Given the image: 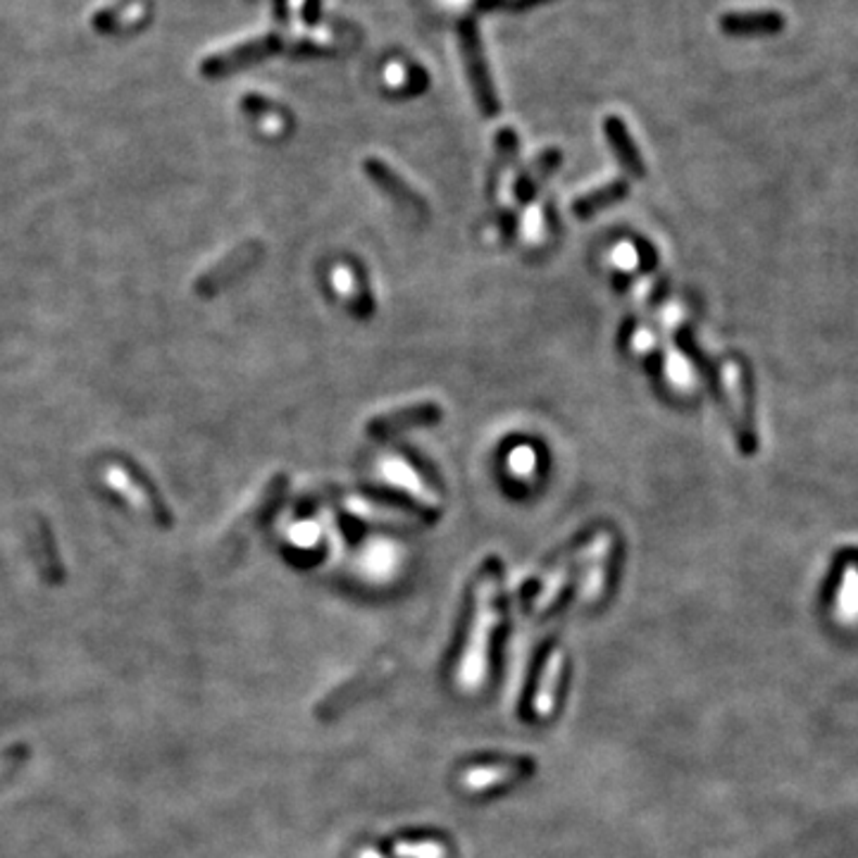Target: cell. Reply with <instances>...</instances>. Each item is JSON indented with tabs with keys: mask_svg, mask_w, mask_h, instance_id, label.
<instances>
[{
	"mask_svg": "<svg viewBox=\"0 0 858 858\" xmlns=\"http://www.w3.org/2000/svg\"><path fill=\"white\" fill-rule=\"evenodd\" d=\"M362 170H366L372 184H377L386 193V196L394 199L398 205H404V208H408L415 215H427L430 208H427L425 196L410 187L408 181L394 170V167H389L380 158H368L366 163H362Z\"/></svg>",
	"mask_w": 858,
	"mask_h": 858,
	"instance_id": "cell-8",
	"label": "cell"
},
{
	"mask_svg": "<svg viewBox=\"0 0 858 858\" xmlns=\"http://www.w3.org/2000/svg\"><path fill=\"white\" fill-rule=\"evenodd\" d=\"M559 673H561V656L555 654V656L549 658V666H547V670H543L541 689H539V694H537V710H539V716H549L551 708H553V701H555V682H559V680H553V682H551V678H555V675H559Z\"/></svg>",
	"mask_w": 858,
	"mask_h": 858,
	"instance_id": "cell-19",
	"label": "cell"
},
{
	"mask_svg": "<svg viewBox=\"0 0 858 858\" xmlns=\"http://www.w3.org/2000/svg\"><path fill=\"white\" fill-rule=\"evenodd\" d=\"M461 51H463V65L468 72V81L473 87L475 101L485 117H497L501 113L499 93L494 89V81L489 75V65L482 51L479 34L473 20H465L461 24Z\"/></svg>",
	"mask_w": 858,
	"mask_h": 858,
	"instance_id": "cell-3",
	"label": "cell"
},
{
	"mask_svg": "<svg viewBox=\"0 0 858 858\" xmlns=\"http://www.w3.org/2000/svg\"><path fill=\"white\" fill-rule=\"evenodd\" d=\"M561 161H563V155L559 149L541 151L535 161H529L515 177V184H513L515 201L529 203L532 199H535L543 181H547L555 170H559Z\"/></svg>",
	"mask_w": 858,
	"mask_h": 858,
	"instance_id": "cell-12",
	"label": "cell"
},
{
	"mask_svg": "<svg viewBox=\"0 0 858 858\" xmlns=\"http://www.w3.org/2000/svg\"><path fill=\"white\" fill-rule=\"evenodd\" d=\"M517 149H520L517 135L509 127L501 129L499 135H497V139H494V153H497V155H494V163L489 167V177H487V196L491 201L497 199L503 175L513 167V163L517 158Z\"/></svg>",
	"mask_w": 858,
	"mask_h": 858,
	"instance_id": "cell-15",
	"label": "cell"
},
{
	"mask_svg": "<svg viewBox=\"0 0 858 858\" xmlns=\"http://www.w3.org/2000/svg\"><path fill=\"white\" fill-rule=\"evenodd\" d=\"M784 27V17L776 10H742L720 17V29L732 36L776 34Z\"/></svg>",
	"mask_w": 858,
	"mask_h": 858,
	"instance_id": "cell-14",
	"label": "cell"
},
{
	"mask_svg": "<svg viewBox=\"0 0 858 858\" xmlns=\"http://www.w3.org/2000/svg\"><path fill=\"white\" fill-rule=\"evenodd\" d=\"M262 256H265L262 241L258 239L244 241V244H239L234 251H229L225 258H220L203 274L196 277V282H193V294L199 298H213L217 294H222L225 289H229L234 282H239L241 277L256 268Z\"/></svg>",
	"mask_w": 858,
	"mask_h": 858,
	"instance_id": "cell-2",
	"label": "cell"
},
{
	"mask_svg": "<svg viewBox=\"0 0 858 858\" xmlns=\"http://www.w3.org/2000/svg\"><path fill=\"white\" fill-rule=\"evenodd\" d=\"M336 284H342V294L348 300V308L356 312L358 318H370L374 304H372V296L368 292L366 282H360L358 277H354L350 270H340L336 272Z\"/></svg>",
	"mask_w": 858,
	"mask_h": 858,
	"instance_id": "cell-16",
	"label": "cell"
},
{
	"mask_svg": "<svg viewBox=\"0 0 858 858\" xmlns=\"http://www.w3.org/2000/svg\"><path fill=\"white\" fill-rule=\"evenodd\" d=\"M115 468L117 470H115L113 475H117L119 479L125 482V485H129L131 489H137L141 494V499L149 503V509H151V513L155 517V523H158L161 527H172L175 517H172L170 505L165 503L158 485H155L153 477L146 473V470H143L137 461H131V458H127V456H117L115 458Z\"/></svg>",
	"mask_w": 858,
	"mask_h": 858,
	"instance_id": "cell-6",
	"label": "cell"
},
{
	"mask_svg": "<svg viewBox=\"0 0 858 858\" xmlns=\"http://www.w3.org/2000/svg\"><path fill=\"white\" fill-rule=\"evenodd\" d=\"M34 525H36V532H34L36 543H39V551H41L43 559L48 561L46 571H48V575H51V579H60V571H63V567H60V561H57V555H55L53 532H51V527H48V523H46L43 517H34Z\"/></svg>",
	"mask_w": 858,
	"mask_h": 858,
	"instance_id": "cell-18",
	"label": "cell"
},
{
	"mask_svg": "<svg viewBox=\"0 0 858 858\" xmlns=\"http://www.w3.org/2000/svg\"><path fill=\"white\" fill-rule=\"evenodd\" d=\"M728 384L730 392L740 404V420H737V437H740V449L742 453H754L756 451V430H754V404H752V386L744 370L730 362L728 366Z\"/></svg>",
	"mask_w": 858,
	"mask_h": 858,
	"instance_id": "cell-9",
	"label": "cell"
},
{
	"mask_svg": "<svg viewBox=\"0 0 858 858\" xmlns=\"http://www.w3.org/2000/svg\"><path fill=\"white\" fill-rule=\"evenodd\" d=\"M627 196H630V184L625 179H611L606 184L589 189L582 196H577L573 201V215L577 220H591V217H597L599 213L625 201Z\"/></svg>",
	"mask_w": 858,
	"mask_h": 858,
	"instance_id": "cell-13",
	"label": "cell"
},
{
	"mask_svg": "<svg viewBox=\"0 0 858 858\" xmlns=\"http://www.w3.org/2000/svg\"><path fill=\"white\" fill-rule=\"evenodd\" d=\"M286 491H289V475H284V473L272 475V479L268 482V485L260 489L256 501L251 503V509L236 520L232 529L227 532L222 549L225 551L239 549L241 543H244L251 535H256L260 527L268 525L270 520L274 517V513L282 509V503L286 499Z\"/></svg>",
	"mask_w": 858,
	"mask_h": 858,
	"instance_id": "cell-4",
	"label": "cell"
},
{
	"mask_svg": "<svg viewBox=\"0 0 858 858\" xmlns=\"http://www.w3.org/2000/svg\"><path fill=\"white\" fill-rule=\"evenodd\" d=\"M280 43H277L274 36H265V39H256L248 43H239L234 48H227V51L210 55L201 65V72L205 77H225L227 72H236L241 67H248L253 63H260V60L274 53Z\"/></svg>",
	"mask_w": 858,
	"mask_h": 858,
	"instance_id": "cell-7",
	"label": "cell"
},
{
	"mask_svg": "<svg viewBox=\"0 0 858 858\" xmlns=\"http://www.w3.org/2000/svg\"><path fill=\"white\" fill-rule=\"evenodd\" d=\"M358 491L372 503H380L386 505V509H396V511H404L413 517L420 520H427V523H434V520L439 517V511L434 509L432 503L420 501V497H413V494L401 489V487H392V485H362L358 487Z\"/></svg>",
	"mask_w": 858,
	"mask_h": 858,
	"instance_id": "cell-10",
	"label": "cell"
},
{
	"mask_svg": "<svg viewBox=\"0 0 858 858\" xmlns=\"http://www.w3.org/2000/svg\"><path fill=\"white\" fill-rule=\"evenodd\" d=\"M603 135H606L609 146L613 149L615 161L620 163L623 170L632 179H644V175H646L644 161H642V155H639L637 143L630 137V129L625 127L623 119L615 115H609L606 119H603Z\"/></svg>",
	"mask_w": 858,
	"mask_h": 858,
	"instance_id": "cell-11",
	"label": "cell"
},
{
	"mask_svg": "<svg viewBox=\"0 0 858 858\" xmlns=\"http://www.w3.org/2000/svg\"><path fill=\"white\" fill-rule=\"evenodd\" d=\"M499 571L501 563L497 559H491L485 565V571L479 573L475 585V630L473 637H470V644L461 663V684L468 689H475V684H479L482 678H485L487 642L491 627L499 620V609H497Z\"/></svg>",
	"mask_w": 858,
	"mask_h": 858,
	"instance_id": "cell-1",
	"label": "cell"
},
{
	"mask_svg": "<svg viewBox=\"0 0 858 858\" xmlns=\"http://www.w3.org/2000/svg\"><path fill=\"white\" fill-rule=\"evenodd\" d=\"M517 776V768L515 766H503V768H473L468 770L463 776V787L470 792H482L487 787H494V784H501L503 780H509Z\"/></svg>",
	"mask_w": 858,
	"mask_h": 858,
	"instance_id": "cell-17",
	"label": "cell"
},
{
	"mask_svg": "<svg viewBox=\"0 0 858 858\" xmlns=\"http://www.w3.org/2000/svg\"><path fill=\"white\" fill-rule=\"evenodd\" d=\"M444 418V408L434 401H420L408 404L401 408H392L386 413L374 415L368 422V437L372 439H392L396 434L415 430V427H432Z\"/></svg>",
	"mask_w": 858,
	"mask_h": 858,
	"instance_id": "cell-5",
	"label": "cell"
},
{
	"mask_svg": "<svg viewBox=\"0 0 858 858\" xmlns=\"http://www.w3.org/2000/svg\"><path fill=\"white\" fill-rule=\"evenodd\" d=\"M840 606L847 618H856L858 615V575H856V571H849L847 579H844Z\"/></svg>",
	"mask_w": 858,
	"mask_h": 858,
	"instance_id": "cell-21",
	"label": "cell"
},
{
	"mask_svg": "<svg viewBox=\"0 0 858 858\" xmlns=\"http://www.w3.org/2000/svg\"><path fill=\"white\" fill-rule=\"evenodd\" d=\"M396 856L401 858H446V847L437 842H422V844H396Z\"/></svg>",
	"mask_w": 858,
	"mask_h": 858,
	"instance_id": "cell-20",
	"label": "cell"
},
{
	"mask_svg": "<svg viewBox=\"0 0 858 858\" xmlns=\"http://www.w3.org/2000/svg\"><path fill=\"white\" fill-rule=\"evenodd\" d=\"M358 858H382L377 851H372V849H366V851H360L358 854Z\"/></svg>",
	"mask_w": 858,
	"mask_h": 858,
	"instance_id": "cell-22",
	"label": "cell"
}]
</instances>
